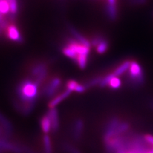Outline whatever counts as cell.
Returning <instances> with one entry per match:
<instances>
[{
    "label": "cell",
    "instance_id": "obj_1",
    "mask_svg": "<svg viewBox=\"0 0 153 153\" xmlns=\"http://www.w3.org/2000/svg\"><path fill=\"white\" fill-rule=\"evenodd\" d=\"M19 102L21 103H36L38 97V85L30 79H25L19 84L16 88Z\"/></svg>",
    "mask_w": 153,
    "mask_h": 153
},
{
    "label": "cell",
    "instance_id": "obj_2",
    "mask_svg": "<svg viewBox=\"0 0 153 153\" xmlns=\"http://www.w3.org/2000/svg\"><path fill=\"white\" fill-rule=\"evenodd\" d=\"M128 75L129 79L133 86L138 87L144 82V75L142 67L135 61H131Z\"/></svg>",
    "mask_w": 153,
    "mask_h": 153
},
{
    "label": "cell",
    "instance_id": "obj_3",
    "mask_svg": "<svg viewBox=\"0 0 153 153\" xmlns=\"http://www.w3.org/2000/svg\"><path fill=\"white\" fill-rule=\"evenodd\" d=\"M2 151L10 152L12 153H29L30 149L16 143L9 142L4 138L0 139V152Z\"/></svg>",
    "mask_w": 153,
    "mask_h": 153
},
{
    "label": "cell",
    "instance_id": "obj_4",
    "mask_svg": "<svg viewBox=\"0 0 153 153\" xmlns=\"http://www.w3.org/2000/svg\"><path fill=\"white\" fill-rule=\"evenodd\" d=\"M121 122V121L120 119L116 117H112L110 119L105 130L103 135L104 143L117 136V128Z\"/></svg>",
    "mask_w": 153,
    "mask_h": 153
},
{
    "label": "cell",
    "instance_id": "obj_5",
    "mask_svg": "<svg viewBox=\"0 0 153 153\" xmlns=\"http://www.w3.org/2000/svg\"><path fill=\"white\" fill-rule=\"evenodd\" d=\"M61 84V80L59 77L52 78L47 84L45 87L43 89L42 94L47 98H52L54 97L56 92L58 91Z\"/></svg>",
    "mask_w": 153,
    "mask_h": 153
},
{
    "label": "cell",
    "instance_id": "obj_6",
    "mask_svg": "<svg viewBox=\"0 0 153 153\" xmlns=\"http://www.w3.org/2000/svg\"><path fill=\"white\" fill-rule=\"evenodd\" d=\"M13 106L16 110L23 116L30 115L36 107V103H21L16 100L13 102Z\"/></svg>",
    "mask_w": 153,
    "mask_h": 153
},
{
    "label": "cell",
    "instance_id": "obj_7",
    "mask_svg": "<svg viewBox=\"0 0 153 153\" xmlns=\"http://www.w3.org/2000/svg\"><path fill=\"white\" fill-rule=\"evenodd\" d=\"M5 30L6 35L10 40L19 43H21L23 41L21 33L15 25L10 24V25H7Z\"/></svg>",
    "mask_w": 153,
    "mask_h": 153
},
{
    "label": "cell",
    "instance_id": "obj_8",
    "mask_svg": "<svg viewBox=\"0 0 153 153\" xmlns=\"http://www.w3.org/2000/svg\"><path fill=\"white\" fill-rule=\"evenodd\" d=\"M47 114L51 120V131L53 133H56L58 131L60 125L58 111L56 108H49Z\"/></svg>",
    "mask_w": 153,
    "mask_h": 153
},
{
    "label": "cell",
    "instance_id": "obj_9",
    "mask_svg": "<svg viewBox=\"0 0 153 153\" xmlns=\"http://www.w3.org/2000/svg\"><path fill=\"white\" fill-rule=\"evenodd\" d=\"M84 122L81 119H77L75 121L73 124L72 128V135L75 141L80 140L84 131Z\"/></svg>",
    "mask_w": 153,
    "mask_h": 153
},
{
    "label": "cell",
    "instance_id": "obj_10",
    "mask_svg": "<svg viewBox=\"0 0 153 153\" xmlns=\"http://www.w3.org/2000/svg\"><path fill=\"white\" fill-rule=\"evenodd\" d=\"M71 93V92L70 91L66 89L63 93L55 96L51 100V101L49 102V104H48V107H49V108H56L57 105H58L61 102H63V100L68 98Z\"/></svg>",
    "mask_w": 153,
    "mask_h": 153
},
{
    "label": "cell",
    "instance_id": "obj_11",
    "mask_svg": "<svg viewBox=\"0 0 153 153\" xmlns=\"http://www.w3.org/2000/svg\"><path fill=\"white\" fill-rule=\"evenodd\" d=\"M40 127L42 129V131L44 133L47 134L51 131V120L47 114L41 117L40 121Z\"/></svg>",
    "mask_w": 153,
    "mask_h": 153
},
{
    "label": "cell",
    "instance_id": "obj_12",
    "mask_svg": "<svg viewBox=\"0 0 153 153\" xmlns=\"http://www.w3.org/2000/svg\"><path fill=\"white\" fill-rule=\"evenodd\" d=\"M0 124H1V126L4 128V131H5L8 135H10V134H12L13 131V127L12 124L1 113H0Z\"/></svg>",
    "mask_w": 153,
    "mask_h": 153
},
{
    "label": "cell",
    "instance_id": "obj_13",
    "mask_svg": "<svg viewBox=\"0 0 153 153\" xmlns=\"http://www.w3.org/2000/svg\"><path fill=\"white\" fill-rule=\"evenodd\" d=\"M131 61H126L123 63H122L118 68H117L114 71V75L116 76H119L123 75L124 73H125L127 70H129L130 66Z\"/></svg>",
    "mask_w": 153,
    "mask_h": 153
},
{
    "label": "cell",
    "instance_id": "obj_14",
    "mask_svg": "<svg viewBox=\"0 0 153 153\" xmlns=\"http://www.w3.org/2000/svg\"><path fill=\"white\" fill-rule=\"evenodd\" d=\"M70 31H71V33L73 34V35L75 37L76 40H77L78 42H79L80 43H81V44H82L84 45L86 47H88L89 48L91 47V42L89 41H88L83 36L81 35L78 31H76L75 30V29L71 27L70 28Z\"/></svg>",
    "mask_w": 153,
    "mask_h": 153
},
{
    "label": "cell",
    "instance_id": "obj_15",
    "mask_svg": "<svg viewBox=\"0 0 153 153\" xmlns=\"http://www.w3.org/2000/svg\"><path fill=\"white\" fill-rule=\"evenodd\" d=\"M10 12L8 0H0V15L4 16Z\"/></svg>",
    "mask_w": 153,
    "mask_h": 153
},
{
    "label": "cell",
    "instance_id": "obj_16",
    "mask_svg": "<svg viewBox=\"0 0 153 153\" xmlns=\"http://www.w3.org/2000/svg\"><path fill=\"white\" fill-rule=\"evenodd\" d=\"M43 146L45 153H52V147L51 138L49 135H45L43 138Z\"/></svg>",
    "mask_w": 153,
    "mask_h": 153
},
{
    "label": "cell",
    "instance_id": "obj_17",
    "mask_svg": "<svg viewBox=\"0 0 153 153\" xmlns=\"http://www.w3.org/2000/svg\"><path fill=\"white\" fill-rule=\"evenodd\" d=\"M107 12L108 17L111 20H115L117 17L116 5H109V4H107Z\"/></svg>",
    "mask_w": 153,
    "mask_h": 153
},
{
    "label": "cell",
    "instance_id": "obj_18",
    "mask_svg": "<svg viewBox=\"0 0 153 153\" xmlns=\"http://www.w3.org/2000/svg\"><path fill=\"white\" fill-rule=\"evenodd\" d=\"M62 147L66 153H82L76 147L69 143H64Z\"/></svg>",
    "mask_w": 153,
    "mask_h": 153
},
{
    "label": "cell",
    "instance_id": "obj_19",
    "mask_svg": "<svg viewBox=\"0 0 153 153\" xmlns=\"http://www.w3.org/2000/svg\"><path fill=\"white\" fill-rule=\"evenodd\" d=\"M108 44L106 40L103 39L100 44L97 46V51L99 54H103L106 52L108 49Z\"/></svg>",
    "mask_w": 153,
    "mask_h": 153
},
{
    "label": "cell",
    "instance_id": "obj_20",
    "mask_svg": "<svg viewBox=\"0 0 153 153\" xmlns=\"http://www.w3.org/2000/svg\"><path fill=\"white\" fill-rule=\"evenodd\" d=\"M108 86L113 89H119L121 86V80L119 79L118 76H115L111 80Z\"/></svg>",
    "mask_w": 153,
    "mask_h": 153
},
{
    "label": "cell",
    "instance_id": "obj_21",
    "mask_svg": "<svg viewBox=\"0 0 153 153\" xmlns=\"http://www.w3.org/2000/svg\"><path fill=\"white\" fill-rule=\"evenodd\" d=\"M114 76H115V75H114V74H108L106 76H105L104 78L102 79L101 82H100L99 84L100 87L105 88V87H106L107 85H108L110 82H111V80L114 77Z\"/></svg>",
    "mask_w": 153,
    "mask_h": 153
},
{
    "label": "cell",
    "instance_id": "obj_22",
    "mask_svg": "<svg viewBox=\"0 0 153 153\" xmlns=\"http://www.w3.org/2000/svg\"><path fill=\"white\" fill-rule=\"evenodd\" d=\"M79 84L74 80H70L66 83V89L70 91L71 92L74 91Z\"/></svg>",
    "mask_w": 153,
    "mask_h": 153
},
{
    "label": "cell",
    "instance_id": "obj_23",
    "mask_svg": "<svg viewBox=\"0 0 153 153\" xmlns=\"http://www.w3.org/2000/svg\"><path fill=\"white\" fill-rule=\"evenodd\" d=\"M102 76H97V77H95L91 80H90L89 82L85 84L86 87H87V88H91V87H93V86H95L97 85H99L100 83L101 82V81L102 80Z\"/></svg>",
    "mask_w": 153,
    "mask_h": 153
},
{
    "label": "cell",
    "instance_id": "obj_24",
    "mask_svg": "<svg viewBox=\"0 0 153 153\" xmlns=\"http://www.w3.org/2000/svg\"><path fill=\"white\" fill-rule=\"evenodd\" d=\"M10 8V13L12 14H16L17 12V0H8Z\"/></svg>",
    "mask_w": 153,
    "mask_h": 153
},
{
    "label": "cell",
    "instance_id": "obj_25",
    "mask_svg": "<svg viewBox=\"0 0 153 153\" xmlns=\"http://www.w3.org/2000/svg\"><path fill=\"white\" fill-rule=\"evenodd\" d=\"M103 39L104 38L101 36H96L92 39L91 42V45H93L94 47H97Z\"/></svg>",
    "mask_w": 153,
    "mask_h": 153
},
{
    "label": "cell",
    "instance_id": "obj_26",
    "mask_svg": "<svg viewBox=\"0 0 153 153\" xmlns=\"http://www.w3.org/2000/svg\"><path fill=\"white\" fill-rule=\"evenodd\" d=\"M144 139L146 142L149 144L153 146V136L151 135H146L144 136Z\"/></svg>",
    "mask_w": 153,
    "mask_h": 153
},
{
    "label": "cell",
    "instance_id": "obj_27",
    "mask_svg": "<svg viewBox=\"0 0 153 153\" xmlns=\"http://www.w3.org/2000/svg\"><path fill=\"white\" fill-rule=\"evenodd\" d=\"M131 1L135 4H143L146 1V0H131Z\"/></svg>",
    "mask_w": 153,
    "mask_h": 153
},
{
    "label": "cell",
    "instance_id": "obj_28",
    "mask_svg": "<svg viewBox=\"0 0 153 153\" xmlns=\"http://www.w3.org/2000/svg\"><path fill=\"white\" fill-rule=\"evenodd\" d=\"M107 2L109 5H116V0H107Z\"/></svg>",
    "mask_w": 153,
    "mask_h": 153
},
{
    "label": "cell",
    "instance_id": "obj_29",
    "mask_svg": "<svg viewBox=\"0 0 153 153\" xmlns=\"http://www.w3.org/2000/svg\"><path fill=\"white\" fill-rule=\"evenodd\" d=\"M152 107H153V105H152Z\"/></svg>",
    "mask_w": 153,
    "mask_h": 153
}]
</instances>
